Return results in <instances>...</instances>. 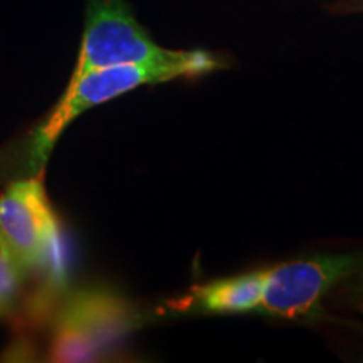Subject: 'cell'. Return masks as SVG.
Returning <instances> with one entry per match:
<instances>
[{
    "label": "cell",
    "instance_id": "7",
    "mask_svg": "<svg viewBox=\"0 0 363 363\" xmlns=\"http://www.w3.org/2000/svg\"><path fill=\"white\" fill-rule=\"evenodd\" d=\"M22 281L7 264L6 257L0 252V316H6L16 306Z\"/></svg>",
    "mask_w": 363,
    "mask_h": 363
},
{
    "label": "cell",
    "instance_id": "6",
    "mask_svg": "<svg viewBox=\"0 0 363 363\" xmlns=\"http://www.w3.org/2000/svg\"><path fill=\"white\" fill-rule=\"evenodd\" d=\"M267 269L192 286L187 294L172 299L167 308L182 315H242L257 311L264 293Z\"/></svg>",
    "mask_w": 363,
    "mask_h": 363
},
{
    "label": "cell",
    "instance_id": "5",
    "mask_svg": "<svg viewBox=\"0 0 363 363\" xmlns=\"http://www.w3.org/2000/svg\"><path fill=\"white\" fill-rule=\"evenodd\" d=\"M138 24L125 0H89L78 62L69 83L93 69L169 56Z\"/></svg>",
    "mask_w": 363,
    "mask_h": 363
},
{
    "label": "cell",
    "instance_id": "1",
    "mask_svg": "<svg viewBox=\"0 0 363 363\" xmlns=\"http://www.w3.org/2000/svg\"><path fill=\"white\" fill-rule=\"evenodd\" d=\"M225 65L216 54L202 51H174L169 56L143 62H130L93 69L67 83L59 103L16 150L11 169L17 179L39 177L51 157L57 140L76 118L91 108L111 101L145 84H160L172 79L197 78L222 69Z\"/></svg>",
    "mask_w": 363,
    "mask_h": 363
},
{
    "label": "cell",
    "instance_id": "4",
    "mask_svg": "<svg viewBox=\"0 0 363 363\" xmlns=\"http://www.w3.org/2000/svg\"><path fill=\"white\" fill-rule=\"evenodd\" d=\"M363 264V252L315 254L267 267L257 311L284 320H316L323 299Z\"/></svg>",
    "mask_w": 363,
    "mask_h": 363
},
{
    "label": "cell",
    "instance_id": "9",
    "mask_svg": "<svg viewBox=\"0 0 363 363\" xmlns=\"http://www.w3.org/2000/svg\"><path fill=\"white\" fill-rule=\"evenodd\" d=\"M360 303H363V301H360ZM362 310H363V305H362Z\"/></svg>",
    "mask_w": 363,
    "mask_h": 363
},
{
    "label": "cell",
    "instance_id": "8",
    "mask_svg": "<svg viewBox=\"0 0 363 363\" xmlns=\"http://www.w3.org/2000/svg\"><path fill=\"white\" fill-rule=\"evenodd\" d=\"M345 283V291L352 296L363 298V264L353 272L348 279L343 281Z\"/></svg>",
    "mask_w": 363,
    "mask_h": 363
},
{
    "label": "cell",
    "instance_id": "3",
    "mask_svg": "<svg viewBox=\"0 0 363 363\" xmlns=\"http://www.w3.org/2000/svg\"><path fill=\"white\" fill-rule=\"evenodd\" d=\"M0 252L22 283L61 266V233L39 177L13 180L0 195Z\"/></svg>",
    "mask_w": 363,
    "mask_h": 363
},
{
    "label": "cell",
    "instance_id": "2",
    "mask_svg": "<svg viewBox=\"0 0 363 363\" xmlns=\"http://www.w3.org/2000/svg\"><path fill=\"white\" fill-rule=\"evenodd\" d=\"M142 321L138 310L120 294L81 288L67 294L54 318L51 360L94 362L108 355Z\"/></svg>",
    "mask_w": 363,
    "mask_h": 363
}]
</instances>
